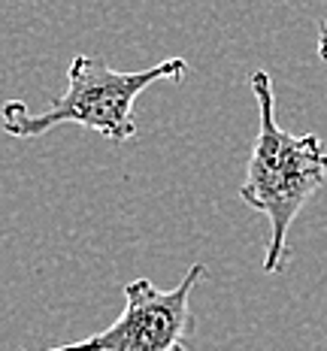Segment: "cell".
<instances>
[{
    "label": "cell",
    "mask_w": 327,
    "mask_h": 351,
    "mask_svg": "<svg viewBox=\"0 0 327 351\" xmlns=\"http://www.w3.org/2000/svg\"><path fill=\"white\" fill-rule=\"evenodd\" d=\"M249 88L258 97V136L245 167L239 200L270 218L264 273H282L288 261V233L303 206L327 182V149L315 134H288L276 121V94L267 70H254Z\"/></svg>",
    "instance_id": "1"
},
{
    "label": "cell",
    "mask_w": 327,
    "mask_h": 351,
    "mask_svg": "<svg viewBox=\"0 0 327 351\" xmlns=\"http://www.w3.org/2000/svg\"><path fill=\"white\" fill-rule=\"evenodd\" d=\"M188 76L185 58L167 61L136 73L112 70L104 58L76 55L67 67V91L43 112H31L21 100H6L0 109L3 130L16 140H36L61 124H79L100 134L106 143L121 145L136 136L134 104L136 97L161 79L182 82Z\"/></svg>",
    "instance_id": "2"
},
{
    "label": "cell",
    "mask_w": 327,
    "mask_h": 351,
    "mask_svg": "<svg viewBox=\"0 0 327 351\" xmlns=\"http://www.w3.org/2000/svg\"><path fill=\"white\" fill-rule=\"evenodd\" d=\"M203 279V263H191L170 291L155 288L149 279H134L125 285V309L106 330L40 351H188V339L194 333L191 291Z\"/></svg>",
    "instance_id": "3"
},
{
    "label": "cell",
    "mask_w": 327,
    "mask_h": 351,
    "mask_svg": "<svg viewBox=\"0 0 327 351\" xmlns=\"http://www.w3.org/2000/svg\"><path fill=\"white\" fill-rule=\"evenodd\" d=\"M318 58L327 64V21L322 25V34H318Z\"/></svg>",
    "instance_id": "4"
}]
</instances>
